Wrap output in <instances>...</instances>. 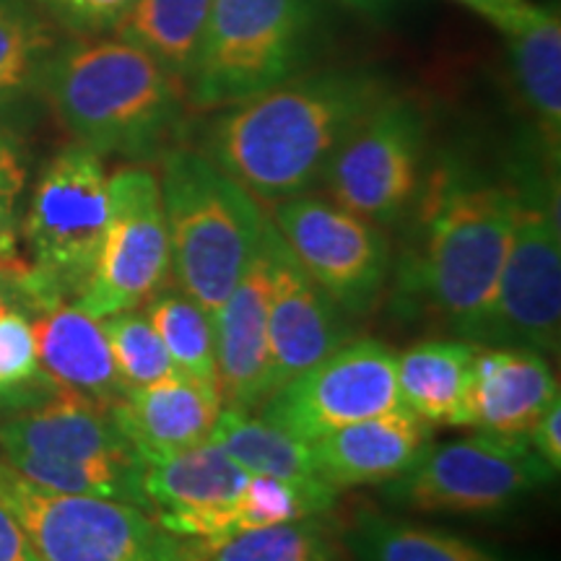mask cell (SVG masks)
I'll use <instances>...</instances> for the list:
<instances>
[{"label": "cell", "mask_w": 561, "mask_h": 561, "mask_svg": "<svg viewBox=\"0 0 561 561\" xmlns=\"http://www.w3.org/2000/svg\"><path fill=\"white\" fill-rule=\"evenodd\" d=\"M453 3L479 13L491 26H496L504 37L520 30L536 11V3H530V0H453Z\"/></svg>", "instance_id": "cell-35"}, {"label": "cell", "mask_w": 561, "mask_h": 561, "mask_svg": "<svg viewBox=\"0 0 561 561\" xmlns=\"http://www.w3.org/2000/svg\"><path fill=\"white\" fill-rule=\"evenodd\" d=\"M530 447L536 450L553 473L561 471V398L549 405V411L536 421L528 434Z\"/></svg>", "instance_id": "cell-36"}, {"label": "cell", "mask_w": 561, "mask_h": 561, "mask_svg": "<svg viewBox=\"0 0 561 561\" xmlns=\"http://www.w3.org/2000/svg\"><path fill=\"white\" fill-rule=\"evenodd\" d=\"M214 0H133L112 37L151 55L187 91Z\"/></svg>", "instance_id": "cell-25"}, {"label": "cell", "mask_w": 561, "mask_h": 561, "mask_svg": "<svg viewBox=\"0 0 561 561\" xmlns=\"http://www.w3.org/2000/svg\"><path fill=\"white\" fill-rule=\"evenodd\" d=\"M515 221L500 284L473 343L520 346L551 356L561 339V229L557 167L523 159L512 167Z\"/></svg>", "instance_id": "cell-6"}, {"label": "cell", "mask_w": 561, "mask_h": 561, "mask_svg": "<svg viewBox=\"0 0 561 561\" xmlns=\"http://www.w3.org/2000/svg\"><path fill=\"white\" fill-rule=\"evenodd\" d=\"M346 553L343 528L328 515L242 530L219 543H195V561H343Z\"/></svg>", "instance_id": "cell-28"}, {"label": "cell", "mask_w": 561, "mask_h": 561, "mask_svg": "<svg viewBox=\"0 0 561 561\" xmlns=\"http://www.w3.org/2000/svg\"><path fill=\"white\" fill-rule=\"evenodd\" d=\"M346 9L362 13V16H385L398 0H339Z\"/></svg>", "instance_id": "cell-38"}, {"label": "cell", "mask_w": 561, "mask_h": 561, "mask_svg": "<svg viewBox=\"0 0 561 561\" xmlns=\"http://www.w3.org/2000/svg\"><path fill=\"white\" fill-rule=\"evenodd\" d=\"M263 250L268 263L271 392H276L343 346L348 328L341 307L301 268L271 216L263 227Z\"/></svg>", "instance_id": "cell-14"}, {"label": "cell", "mask_w": 561, "mask_h": 561, "mask_svg": "<svg viewBox=\"0 0 561 561\" xmlns=\"http://www.w3.org/2000/svg\"><path fill=\"white\" fill-rule=\"evenodd\" d=\"M26 312L42 369L60 390L102 409L121 401L128 388L112 359L100 318L83 312L73 301H50Z\"/></svg>", "instance_id": "cell-21"}, {"label": "cell", "mask_w": 561, "mask_h": 561, "mask_svg": "<svg viewBox=\"0 0 561 561\" xmlns=\"http://www.w3.org/2000/svg\"><path fill=\"white\" fill-rule=\"evenodd\" d=\"M0 460L21 476L37 468L140 462L117 432L110 409L66 390L0 419Z\"/></svg>", "instance_id": "cell-15"}, {"label": "cell", "mask_w": 561, "mask_h": 561, "mask_svg": "<svg viewBox=\"0 0 561 561\" xmlns=\"http://www.w3.org/2000/svg\"><path fill=\"white\" fill-rule=\"evenodd\" d=\"M172 276L159 178L144 167L110 174V219L76 307L94 318L138 310Z\"/></svg>", "instance_id": "cell-11"}, {"label": "cell", "mask_w": 561, "mask_h": 561, "mask_svg": "<svg viewBox=\"0 0 561 561\" xmlns=\"http://www.w3.org/2000/svg\"><path fill=\"white\" fill-rule=\"evenodd\" d=\"M26 191L24 149L11 133L0 130V273L13 280L26 268L19 248V208Z\"/></svg>", "instance_id": "cell-33"}, {"label": "cell", "mask_w": 561, "mask_h": 561, "mask_svg": "<svg viewBox=\"0 0 561 561\" xmlns=\"http://www.w3.org/2000/svg\"><path fill=\"white\" fill-rule=\"evenodd\" d=\"M39 89L76 144L102 159L164 157L185 121V87L151 55L117 37L55 47Z\"/></svg>", "instance_id": "cell-3"}, {"label": "cell", "mask_w": 561, "mask_h": 561, "mask_svg": "<svg viewBox=\"0 0 561 561\" xmlns=\"http://www.w3.org/2000/svg\"><path fill=\"white\" fill-rule=\"evenodd\" d=\"M110 219L104 159L70 144L42 167L19 227L26 268L9 280L26 310L73 301L94 268Z\"/></svg>", "instance_id": "cell-5"}, {"label": "cell", "mask_w": 561, "mask_h": 561, "mask_svg": "<svg viewBox=\"0 0 561 561\" xmlns=\"http://www.w3.org/2000/svg\"><path fill=\"white\" fill-rule=\"evenodd\" d=\"M0 502L39 561H195V543L174 536L136 504L34 486L0 460Z\"/></svg>", "instance_id": "cell-9"}, {"label": "cell", "mask_w": 561, "mask_h": 561, "mask_svg": "<svg viewBox=\"0 0 561 561\" xmlns=\"http://www.w3.org/2000/svg\"><path fill=\"white\" fill-rule=\"evenodd\" d=\"M271 221L343 314L375 310L390 273V244L380 227L312 193L273 203Z\"/></svg>", "instance_id": "cell-12"}, {"label": "cell", "mask_w": 561, "mask_h": 561, "mask_svg": "<svg viewBox=\"0 0 561 561\" xmlns=\"http://www.w3.org/2000/svg\"><path fill=\"white\" fill-rule=\"evenodd\" d=\"M411 210H416V234L398 268V294L424 301L455 339L473 343L510 250L512 182L460 157H445Z\"/></svg>", "instance_id": "cell-2"}, {"label": "cell", "mask_w": 561, "mask_h": 561, "mask_svg": "<svg viewBox=\"0 0 561 561\" xmlns=\"http://www.w3.org/2000/svg\"><path fill=\"white\" fill-rule=\"evenodd\" d=\"M55 47V32L34 5L0 0V104L21 100L39 87Z\"/></svg>", "instance_id": "cell-30"}, {"label": "cell", "mask_w": 561, "mask_h": 561, "mask_svg": "<svg viewBox=\"0 0 561 561\" xmlns=\"http://www.w3.org/2000/svg\"><path fill=\"white\" fill-rule=\"evenodd\" d=\"M55 392L60 388L42 369L30 312L9 284V294L0 299V413L30 409Z\"/></svg>", "instance_id": "cell-29"}, {"label": "cell", "mask_w": 561, "mask_h": 561, "mask_svg": "<svg viewBox=\"0 0 561 561\" xmlns=\"http://www.w3.org/2000/svg\"><path fill=\"white\" fill-rule=\"evenodd\" d=\"M0 561H39L16 515L0 502Z\"/></svg>", "instance_id": "cell-37"}, {"label": "cell", "mask_w": 561, "mask_h": 561, "mask_svg": "<svg viewBox=\"0 0 561 561\" xmlns=\"http://www.w3.org/2000/svg\"><path fill=\"white\" fill-rule=\"evenodd\" d=\"M512 73L528 107L543 157L559 167L561 144V21L557 9L536 5L533 16L510 34Z\"/></svg>", "instance_id": "cell-23"}, {"label": "cell", "mask_w": 561, "mask_h": 561, "mask_svg": "<svg viewBox=\"0 0 561 561\" xmlns=\"http://www.w3.org/2000/svg\"><path fill=\"white\" fill-rule=\"evenodd\" d=\"M224 411L216 382L172 375L144 388H128L110 416L140 466L170 460L203 445Z\"/></svg>", "instance_id": "cell-16"}, {"label": "cell", "mask_w": 561, "mask_h": 561, "mask_svg": "<svg viewBox=\"0 0 561 561\" xmlns=\"http://www.w3.org/2000/svg\"><path fill=\"white\" fill-rule=\"evenodd\" d=\"M557 476L538 458L528 437L476 432L442 445L430 442L401 476L380 486L392 510L489 517L528 502Z\"/></svg>", "instance_id": "cell-8"}, {"label": "cell", "mask_w": 561, "mask_h": 561, "mask_svg": "<svg viewBox=\"0 0 561 561\" xmlns=\"http://www.w3.org/2000/svg\"><path fill=\"white\" fill-rule=\"evenodd\" d=\"M432 424L396 409L335 430L312 442L314 471L335 491L388 483L432 442Z\"/></svg>", "instance_id": "cell-20"}, {"label": "cell", "mask_w": 561, "mask_h": 561, "mask_svg": "<svg viewBox=\"0 0 561 561\" xmlns=\"http://www.w3.org/2000/svg\"><path fill=\"white\" fill-rule=\"evenodd\" d=\"M318 32L314 0H214L187 102L224 110L301 73Z\"/></svg>", "instance_id": "cell-7"}, {"label": "cell", "mask_w": 561, "mask_h": 561, "mask_svg": "<svg viewBox=\"0 0 561 561\" xmlns=\"http://www.w3.org/2000/svg\"><path fill=\"white\" fill-rule=\"evenodd\" d=\"M208 439L250 476H273L297 483L322 481L314 471L312 447L255 411L224 409Z\"/></svg>", "instance_id": "cell-26"}, {"label": "cell", "mask_w": 561, "mask_h": 561, "mask_svg": "<svg viewBox=\"0 0 561 561\" xmlns=\"http://www.w3.org/2000/svg\"><path fill=\"white\" fill-rule=\"evenodd\" d=\"M100 322L125 388H144L172 375H182L146 312L125 310L100 318Z\"/></svg>", "instance_id": "cell-32"}, {"label": "cell", "mask_w": 561, "mask_h": 561, "mask_svg": "<svg viewBox=\"0 0 561 561\" xmlns=\"http://www.w3.org/2000/svg\"><path fill=\"white\" fill-rule=\"evenodd\" d=\"M339 494L341 491L328 486L325 481L297 483L273 479V476H250L240 496L216 520L208 543H219L242 530L271 528V525L328 515L339 502Z\"/></svg>", "instance_id": "cell-27"}, {"label": "cell", "mask_w": 561, "mask_h": 561, "mask_svg": "<svg viewBox=\"0 0 561 561\" xmlns=\"http://www.w3.org/2000/svg\"><path fill=\"white\" fill-rule=\"evenodd\" d=\"M216 346V388L224 409L261 411L271 396L268 263L263 242L240 284L210 318Z\"/></svg>", "instance_id": "cell-19"}, {"label": "cell", "mask_w": 561, "mask_h": 561, "mask_svg": "<svg viewBox=\"0 0 561 561\" xmlns=\"http://www.w3.org/2000/svg\"><path fill=\"white\" fill-rule=\"evenodd\" d=\"M559 401L549 356L520 346H476L462 424L494 437H528Z\"/></svg>", "instance_id": "cell-18"}, {"label": "cell", "mask_w": 561, "mask_h": 561, "mask_svg": "<svg viewBox=\"0 0 561 561\" xmlns=\"http://www.w3.org/2000/svg\"><path fill=\"white\" fill-rule=\"evenodd\" d=\"M144 307L146 318L157 328L178 371L216 382L214 325L198 301L174 286V289H159Z\"/></svg>", "instance_id": "cell-31"}, {"label": "cell", "mask_w": 561, "mask_h": 561, "mask_svg": "<svg viewBox=\"0 0 561 561\" xmlns=\"http://www.w3.org/2000/svg\"><path fill=\"white\" fill-rule=\"evenodd\" d=\"M343 543L356 561H515L473 538L382 512H359Z\"/></svg>", "instance_id": "cell-24"}, {"label": "cell", "mask_w": 561, "mask_h": 561, "mask_svg": "<svg viewBox=\"0 0 561 561\" xmlns=\"http://www.w3.org/2000/svg\"><path fill=\"white\" fill-rule=\"evenodd\" d=\"M159 191L174 284L214 318L261 248L268 214L206 153L180 146L161 157Z\"/></svg>", "instance_id": "cell-4"}, {"label": "cell", "mask_w": 561, "mask_h": 561, "mask_svg": "<svg viewBox=\"0 0 561 561\" xmlns=\"http://www.w3.org/2000/svg\"><path fill=\"white\" fill-rule=\"evenodd\" d=\"M388 94L382 76L364 68L299 73L224 107L203 136V153L252 198L312 193L343 138Z\"/></svg>", "instance_id": "cell-1"}, {"label": "cell", "mask_w": 561, "mask_h": 561, "mask_svg": "<svg viewBox=\"0 0 561 561\" xmlns=\"http://www.w3.org/2000/svg\"><path fill=\"white\" fill-rule=\"evenodd\" d=\"M476 346L462 339L421 341L398 354L396 380L403 409L432 426H460Z\"/></svg>", "instance_id": "cell-22"}, {"label": "cell", "mask_w": 561, "mask_h": 561, "mask_svg": "<svg viewBox=\"0 0 561 561\" xmlns=\"http://www.w3.org/2000/svg\"><path fill=\"white\" fill-rule=\"evenodd\" d=\"M396 351L380 341H346L299 377L280 385L261 416L312 445L343 426L401 409Z\"/></svg>", "instance_id": "cell-13"}, {"label": "cell", "mask_w": 561, "mask_h": 561, "mask_svg": "<svg viewBox=\"0 0 561 561\" xmlns=\"http://www.w3.org/2000/svg\"><path fill=\"white\" fill-rule=\"evenodd\" d=\"M5 294H9V278H5L3 273H0V299H3Z\"/></svg>", "instance_id": "cell-39"}, {"label": "cell", "mask_w": 561, "mask_h": 561, "mask_svg": "<svg viewBox=\"0 0 561 561\" xmlns=\"http://www.w3.org/2000/svg\"><path fill=\"white\" fill-rule=\"evenodd\" d=\"M39 11L81 37L112 34L121 24L133 0H34Z\"/></svg>", "instance_id": "cell-34"}, {"label": "cell", "mask_w": 561, "mask_h": 561, "mask_svg": "<svg viewBox=\"0 0 561 561\" xmlns=\"http://www.w3.org/2000/svg\"><path fill=\"white\" fill-rule=\"evenodd\" d=\"M426 115L416 102L390 94L371 107L328 161V198L375 227L403 221L424 185Z\"/></svg>", "instance_id": "cell-10"}, {"label": "cell", "mask_w": 561, "mask_h": 561, "mask_svg": "<svg viewBox=\"0 0 561 561\" xmlns=\"http://www.w3.org/2000/svg\"><path fill=\"white\" fill-rule=\"evenodd\" d=\"M250 473L206 439L170 460L144 466L140 491L149 515L185 541L206 543L224 510L240 496Z\"/></svg>", "instance_id": "cell-17"}]
</instances>
